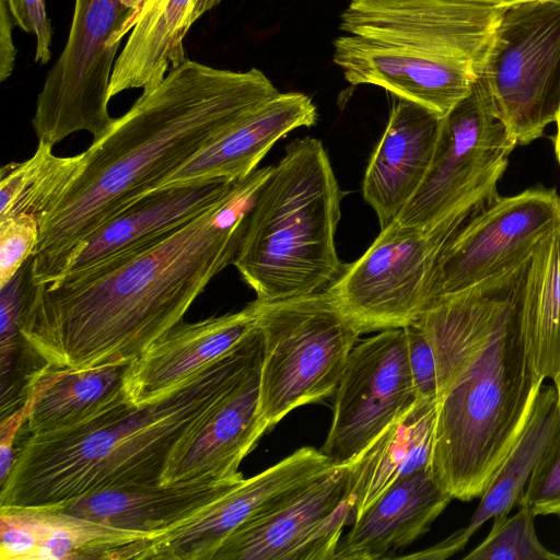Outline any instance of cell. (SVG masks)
<instances>
[{
    "label": "cell",
    "instance_id": "cell-1",
    "mask_svg": "<svg viewBox=\"0 0 560 560\" xmlns=\"http://www.w3.org/2000/svg\"><path fill=\"white\" fill-rule=\"evenodd\" d=\"M272 167L237 179L215 206L162 238L36 284L22 327L33 351L54 369L137 359L233 264Z\"/></svg>",
    "mask_w": 560,
    "mask_h": 560
},
{
    "label": "cell",
    "instance_id": "cell-2",
    "mask_svg": "<svg viewBox=\"0 0 560 560\" xmlns=\"http://www.w3.org/2000/svg\"><path fill=\"white\" fill-rule=\"evenodd\" d=\"M528 260L432 300L413 322L436 363L431 470L453 499L481 497L522 433L545 381L521 319Z\"/></svg>",
    "mask_w": 560,
    "mask_h": 560
},
{
    "label": "cell",
    "instance_id": "cell-3",
    "mask_svg": "<svg viewBox=\"0 0 560 560\" xmlns=\"http://www.w3.org/2000/svg\"><path fill=\"white\" fill-rule=\"evenodd\" d=\"M280 93L259 69L233 71L188 58L144 92L84 151L82 165L39 228L36 284L63 275L84 240L242 115Z\"/></svg>",
    "mask_w": 560,
    "mask_h": 560
},
{
    "label": "cell",
    "instance_id": "cell-4",
    "mask_svg": "<svg viewBox=\"0 0 560 560\" xmlns=\"http://www.w3.org/2000/svg\"><path fill=\"white\" fill-rule=\"evenodd\" d=\"M262 359L257 327L160 398L136 405L125 396L77 427L27 435L0 482V509L50 508L112 487L162 483L172 458Z\"/></svg>",
    "mask_w": 560,
    "mask_h": 560
},
{
    "label": "cell",
    "instance_id": "cell-5",
    "mask_svg": "<svg viewBox=\"0 0 560 560\" xmlns=\"http://www.w3.org/2000/svg\"><path fill=\"white\" fill-rule=\"evenodd\" d=\"M345 192L320 140L288 144L259 190L233 260L261 302L326 290L342 273L335 245Z\"/></svg>",
    "mask_w": 560,
    "mask_h": 560
},
{
    "label": "cell",
    "instance_id": "cell-6",
    "mask_svg": "<svg viewBox=\"0 0 560 560\" xmlns=\"http://www.w3.org/2000/svg\"><path fill=\"white\" fill-rule=\"evenodd\" d=\"M516 145L477 79L442 118L430 167L396 221L447 242L499 196L498 183Z\"/></svg>",
    "mask_w": 560,
    "mask_h": 560
},
{
    "label": "cell",
    "instance_id": "cell-7",
    "mask_svg": "<svg viewBox=\"0 0 560 560\" xmlns=\"http://www.w3.org/2000/svg\"><path fill=\"white\" fill-rule=\"evenodd\" d=\"M257 301L264 339L260 411L271 429L293 409L335 394L361 334L325 290Z\"/></svg>",
    "mask_w": 560,
    "mask_h": 560
},
{
    "label": "cell",
    "instance_id": "cell-8",
    "mask_svg": "<svg viewBox=\"0 0 560 560\" xmlns=\"http://www.w3.org/2000/svg\"><path fill=\"white\" fill-rule=\"evenodd\" d=\"M517 144L540 138L560 105V4L506 8L477 78Z\"/></svg>",
    "mask_w": 560,
    "mask_h": 560
},
{
    "label": "cell",
    "instance_id": "cell-9",
    "mask_svg": "<svg viewBox=\"0 0 560 560\" xmlns=\"http://www.w3.org/2000/svg\"><path fill=\"white\" fill-rule=\"evenodd\" d=\"M131 18L120 0H74L67 42L37 96L32 126L38 142L54 147L78 131L97 141L109 131L108 86Z\"/></svg>",
    "mask_w": 560,
    "mask_h": 560
},
{
    "label": "cell",
    "instance_id": "cell-10",
    "mask_svg": "<svg viewBox=\"0 0 560 560\" xmlns=\"http://www.w3.org/2000/svg\"><path fill=\"white\" fill-rule=\"evenodd\" d=\"M445 240L396 220L325 291L360 334L404 328L429 303Z\"/></svg>",
    "mask_w": 560,
    "mask_h": 560
},
{
    "label": "cell",
    "instance_id": "cell-11",
    "mask_svg": "<svg viewBox=\"0 0 560 560\" xmlns=\"http://www.w3.org/2000/svg\"><path fill=\"white\" fill-rule=\"evenodd\" d=\"M353 521L349 467L335 466L266 503L212 560H334L342 529Z\"/></svg>",
    "mask_w": 560,
    "mask_h": 560
},
{
    "label": "cell",
    "instance_id": "cell-12",
    "mask_svg": "<svg viewBox=\"0 0 560 560\" xmlns=\"http://www.w3.org/2000/svg\"><path fill=\"white\" fill-rule=\"evenodd\" d=\"M559 228L560 196L555 188H529L510 197L498 196L442 246L429 303L529 259L539 243Z\"/></svg>",
    "mask_w": 560,
    "mask_h": 560
},
{
    "label": "cell",
    "instance_id": "cell-13",
    "mask_svg": "<svg viewBox=\"0 0 560 560\" xmlns=\"http://www.w3.org/2000/svg\"><path fill=\"white\" fill-rule=\"evenodd\" d=\"M418 397L404 328L364 339L348 357L320 451L337 466L349 464Z\"/></svg>",
    "mask_w": 560,
    "mask_h": 560
},
{
    "label": "cell",
    "instance_id": "cell-14",
    "mask_svg": "<svg viewBox=\"0 0 560 560\" xmlns=\"http://www.w3.org/2000/svg\"><path fill=\"white\" fill-rule=\"evenodd\" d=\"M336 465L314 447H302L243 479L226 494L177 527L117 547L113 560H212L226 537L278 494Z\"/></svg>",
    "mask_w": 560,
    "mask_h": 560
},
{
    "label": "cell",
    "instance_id": "cell-15",
    "mask_svg": "<svg viewBox=\"0 0 560 560\" xmlns=\"http://www.w3.org/2000/svg\"><path fill=\"white\" fill-rule=\"evenodd\" d=\"M334 62L352 85L372 84L445 117L478 78L468 62L348 34L334 42Z\"/></svg>",
    "mask_w": 560,
    "mask_h": 560
},
{
    "label": "cell",
    "instance_id": "cell-16",
    "mask_svg": "<svg viewBox=\"0 0 560 560\" xmlns=\"http://www.w3.org/2000/svg\"><path fill=\"white\" fill-rule=\"evenodd\" d=\"M259 302L196 323H179L128 365L125 390L136 405L152 401L215 362L258 326Z\"/></svg>",
    "mask_w": 560,
    "mask_h": 560
},
{
    "label": "cell",
    "instance_id": "cell-17",
    "mask_svg": "<svg viewBox=\"0 0 560 560\" xmlns=\"http://www.w3.org/2000/svg\"><path fill=\"white\" fill-rule=\"evenodd\" d=\"M316 121V106L308 95L278 93L242 115L159 188L200 180L245 178L279 139Z\"/></svg>",
    "mask_w": 560,
    "mask_h": 560
},
{
    "label": "cell",
    "instance_id": "cell-18",
    "mask_svg": "<svg viewBox=\"0 0 560 560\" xmlns=\"http://www.w3.org/2000/svg\"><path fill=\"white\" fill-rule=\"evenodd\" d=\"M236 180H200L156 188L143 195L88 236L63 275L88 269L164 237L215 206Z\"/></svg>",
    "mask_w": 560,
    "mask_h": 560
},
{
    "label": "cell",
    "instance_id": "cell-19",
    "mask_svg": "<svg viewBox=\"0 0 560 560\" xmlns=\"http://www.w3.org/2000/svg\"><path fill=\"white\" fill-rule=\"evenodd\" d=\"M442 117L413 102L393 103L386 128L372 153L362 183L364 200L381 229L420 187L432 161Z\"/></svg>",
    "mask_w": 560,
    "mask_h": 560
},
{
    "label": "cell",
    "instance_id": "cell-20",
    "mask_svg": "<svg viewBox=\"0 0 560 560\" xmlns=\"http://www.w3.org/2000/svg\"><path fill=\"white\" fill-rule=\"evenodd\" d=\"M243 479L112 487L50 508L154 537L195 516Z\"/></svg>",
    "mask_w": 560,
    "mask_h": 560
},
{
    "label": "cell",
    "instance_id": "cell-21",
    "mask_svg": "<svg viewBox=\"0 0 560 560\" xmlns=\"http://www.w3.org/2000/svg\"><path fill=\"white\" fill-rule=\"evenodd\" d=\"M261 365L207 417L172 458L162 483L243 478L238 471L240 464L268 430L260 411Z\"/></svg>",
    "mask_w": 560,
    "mask_h": 560
},
{
    "label": "cell",
    "instance_id": "cell-22",
    "mask_svg": "<svg viewBox=\"0 0 560 560\" xmlns=\"http://www.w3.org/2000/svg\"><path fill=\"white\" fill-rule=\"evenodd\" d=\"M452 499L431 468L401 477L353 521L334 560L388 559L427 533Z\"/></svg>",
    "mask_w": 560,
    "mask_h": 560
},
{
    "label": "cell",
    "instance_id": "cell-23",
    "mask_svg": "<svg viewBox=\"0 0 560 560\" xmlns=\"http://www.w3.org/2000/svg\"><path fill=\"white\" fill-rule=\"evenodd\" d=\"M560 438V407L553 385H541L526 424L491 479L469 523L439 544L404 556L405 559H446L460 551L470 537L490 518L518 505L529 478Z\"/></svg>",
    "mask_w": 560,
    "mask_h": 560
},
{
    "label": "cell",
    "instance_id": "cell-24",
    "mask_svg": "<svg viewBox=\"0 0 560 560\" xmlns=\"http://www.w3.org/2000/svg\"><path fill=\"white\" fill-rule=\"evenodd\" d=\"M436 411V400L418 397L347 464L354 520L398 479L431 468Z\"/></svg>",
    "mask_w": 560,
    "mask_h": 560
},
{
    "label": "cell",
    "instance_id": "cell-25",
    "mask_svg": "<svg viewBox=\"0 0 560 560\" xmlns=\"http://www.w3.org/2000/svg\"><path fill=\"white\" fill-rule=\"evenodd\" d=\"M196 0H152L137 18L117 56L108 86L109 100L132 89L158 86L183 63L184 39L195 23Z\"/></svg>",
    "mask_w": 560,
    "mask_h": 560
},
{
    "label": "cell",
    "instance_id": "cell-26",
    "mask_svg": "<svg viewBox=\"0 0 560 560\" xmlns=\"http://www.w3.org/2000/svg\"><path fill=\"white\" fill-rule=\"evenodd\" d=\"M128 365L48 368L34 386L35 400L20 434L60 432L98 415L127 396Z\"/></svg>",
    "mask_w": 560,
    "mask_h": 560
},
{
    "label": "cell",
    "instance_id": "cell-27",
    "mask_svg": "<svg viewBox=\"0 0 560 560\" xmlns=\"http://www.w3.org/2000/svg\"><path fill=\"white\" fill-rule=\"evenodd\" d=\"M521 319L536 370L560 384V228L529 258L521 293Z\"/></svg>",
    "mask_w": 560,
    "mask_h": 560
},
{
    "label": "cell",
    "instance_id": "cell-28",
    "mask_svg": "<svg viewBox=\"0 0 560 560\" xmlns=\"http://www.w3.org/2000/svg\"><path fill=\"white\" fill-rule=\"evenodd\" d=\"M36 283L30 257L0 288L1 412L9 413L31 396L36 382L49 368L25 340L22 327Z\"/></svg>",
    "mask_w": 560,
    "mask_h": 560
},
{
    "label": "cell",
    "instance_id": "cell-29",
    "mask_svg": "<svg viewBox=\"0 0 560 560\" xmlns=\"http://www.w3.org/2000/svg\"><path fill=\"white\" fill-rule=\"evenodd\" d=\"M84 152L57 156L52 147L38 142L35 153L0 171V221L27 215L39 228L78 174Z\"/></svg>",
    "mask_w": 560,
    "mask_h": 560
},
{
    "label": "cell",
    "instance_id": "cell-30",
    "mask_svg": "<svg viewBox=\"0 0 560 560\" xmlns=\"http://www.w3.org/2000/svg\"><path fill=\"white\" fill-rule=\"evenodd\" d=\"M9 509L35 535L34 560H105L107 552L115 547L150 538L142 533L107 526L55 508Z\"/></svg>",
    "mask_w": 560,
    "mask_h": 560
},
{
    "label": "cell",
    "instance_id": "cell-31",
    "mask_svg": "<svg viewBox=\"0 0 560 560\" xmlns=\"http://www.w3.org/2000/svg\"><path fill=\"white\" fill-rule=\"evenodd\" d=\"M513 516L493 517L486 539L464 557L466 560H560V555L548 550L535 530L536 514L524 500Z\"/></svg>",
    "mask_w": 560,
    "mask_h": 560
},
{
    "label": "cell",
    "instance_id": "cell-32",
    "mask_svg": "<svg viewBox=\"0 0 560 560\" xmlns=\"http://www.w3.org/2000/svg\"><path fill=\"white\" fill-rule=\"evenodd\" d=\"M39 236V224L21 215L0 221V288L32 257Z\"/></svg>",
    "mask_w": 560,
    "mask_h": 560
},
{
    "label": "cell",
    "instance_id": "cell-33",
    "mask_svg": "<svg viewBox=\"0 0 560 560\" xmlns=\"http://www.w3.org/2000/svg\"><path fill=\"white\" fill-rule=\"evenodd\" d=\"M524 500L537 515L560 518V438L534 469Z\"/></svg>",
    "mask_w": 560,
    "mask_h": 560
},
{
    "label": "cell",
    "instance_id": "cell-34",
    "mask_svg": "<svg viewBox=\"0 0 560 560\" xmlns=\"http://www.w3.org/2000/svg\"><path fill=\"white\" fill-rule=\"evenodd\" d=\"M404 330L411 375L418 396L438 401L439 385L433 350L424 332L416 323L404 327Z\"/></svg>",
    "mask_w": 560,
    "mask_h": 560
},
{
    "label": "cell",
    "instance_id": "cell-35",
    "mask_svg": "<svg viewBox=\"0 0 560 560\" xmlns=\"http://www.w3.org/2000/svg\"><path fill=\"white\" fill-rule=\"evenodd\" d=\"M7 3L15 25L35 37V62L46 65L51 58L52 45L46 0H7Z\"/></svg>",
    "mask_w": 560,
    "mask_h": 560
},
{
    "label": "cell",
    "instance_id": "cell-36",
    "mask_svg": "<svg viewBox=\"0 0 560 560\" xmlns=\"http://www.w3.org/2000/svg\"><path fill=\"white\" fill-rule=\"evenodd\" d=\"M35 393L33 389L28 399L13 412L1 418L0 423V482H2L11 470L14 459L13 445L20 434L22 427L28 418Z\"/></svg>",
    "mask_w": 560,
    "mask_h": 560
},
{
    "label": "cell",
    "instance_id": "cell-37",
    "mask_svg": "<svg viewBox=\"0 0 560 560\" xmlns=\"http://www.w3.org/2000/svg\"><path fill=\"white\" fill-rule=\"evenodd\" d=\"M14 24L7 0H0V82L10 78L14 69L18 52L12 38Z\"/></svg>",
    "mask_w": 560,
    "mask_h": 560
},
{
    "label": "cell",
    "instance_id": "cell-38",
    "mask_svg": "<svg viewBox=\"0 0 560 560\" xmlns=\"http://www.w3.org/2000/svg\"><path fill=\"white\" fill-rule=\"evenodd\" d=\"M456 1H463V2H470V3H477L488 7H494V8H509L511 5L530 1V0H456Z\"/></svg>",
    "mask_w": 560,
    "mask_h": 560
},
{
    "label": "cell",
    "instance_id": "cell-39",
    "mask_svg": "<svg viewBox=\"0 0 560 560\" xmlns=\"http://www.w3.org/2000/svg\"><path fill=\"white\" fill-rule=\"evenodd\" d=\"M221 0H196V7L194 11L195 22L200 19L206 12L214 9Z\"/></svg>",
    "mask_w": 560,
    "mask_h": 560
},
{
    "label": "cell",
    "instance_id": "cell-40",
    "mask_svg": "<svg viewBox=\"0 0 560 560\" xmlns=\"http://www.w3.org/2000/svg\"><path fill=\"white\" fill-rule=\"evenodd\" d=\"M556 135L553 137V149L557 161L560 164V105L558 108L557 117H556Z\"/></svg>",
    "mask_w": 560,
    "mask_h": 560
},
{
    "label": "cell",
    "instance_id": "cell-41",
    "mask_svg": "<svg viewBox=\"0 0 560 560\" xmlns=\"http://www.w3.org/2000/svg\"><path fill=\"white\" fill-rule=\"evenodd\" d=\"M556 390L558 394V402H559V407H560V384H559L558 388H556Z\"/></svg>",
    "mask_w": 560,
    "mask_h": 560
},
{
    "label": "cell",
    "instance_id": "cell-42",
    "mask_svg": "<svg viewBox=\"0 0 560 560\" xmlns=\"http://www.w3.org/2000/svg\"><path fill=\"white\" fill-rule=\"evenodd\" d=\"M560 4V0H548Z\"/></svg>",
    "mask_w": 560,
    "mask_h": 560
}]
</instances>
